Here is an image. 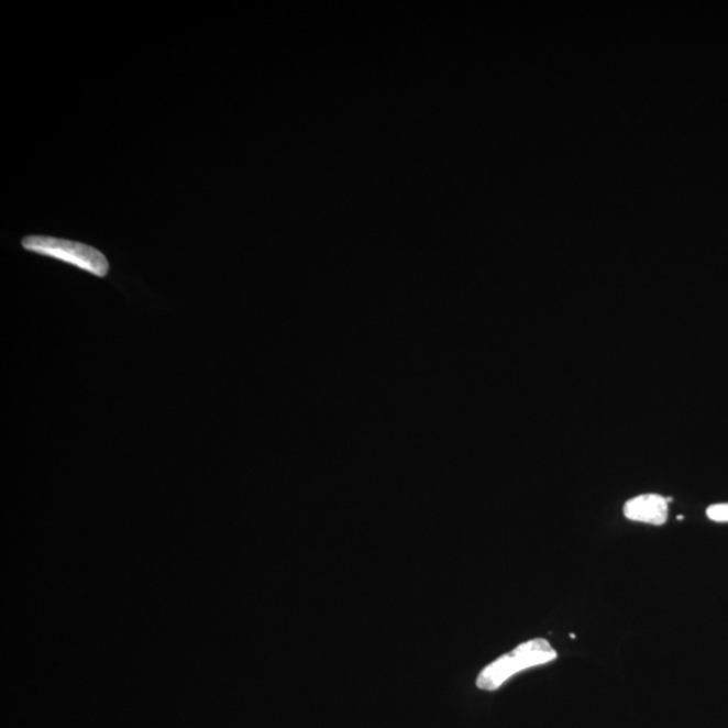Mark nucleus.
Returning a JSON list of instances; mask_svg holds the SVG:
<instances>
[{"instance_id": "f257e3e1", "label": "nucleus", "mask_w": 728, "mask_h": 728, "mask_svg": "<svg viewBox=\"0 0 728 728\" xmlns=\"http://www.w3.org/2000/svg\"><path fill=\"white\" fill-rule=\"evenodd\" d=\"M558 659V652L544 638L519 644L477 674L476 686L483 691H497L515 674L530 668L548 664Z\"/></svg>"}, {"instance_id": "f03ea898", "label": "nucleus", "mask_w": 728, "mask_h": 728, "mask_svg": "<svg viewBox=\"0 0 728 728\" xmlns=\"http://www.w3.org/2000/svg\"><path fill=\"white\" fill-rule=\"evenodd\" d=\"M22 246L30 253L65 262L100 278L107 277L110 272V264L104 254L85 243L32 235L23 239Z\"/></svg>"}, {"instance_id": "7ed1b4c3", "label": "nucleus", "mask_w": 728, "mask_h": 728, "mask_svg": "<svg viewBox=\"0 0 728 728\" xmlns=\"http://www.w3.org/2000/svg\"><path fill=\"white\" fill-rule=\"evenodd\" d=\"M672 498H664L661 495L647 494L632 498L624 506V515L630 521L643 522L661 527L668 519L670 504Z\"/></svg>"}, {"instance_id": "20e7f679", "label": "nucleus", "mask_w": 728, "mask_h": 728, "mask_svg": "<svg viewBox=\"0 0 728 728\" xmlns=\"http://www.w3.org/2000/svg\"><path fill=\"white\" fill-rule=\"evenodd\" d=\"M707 517L714 522L728 523V504L709 506Z\"/></svg>"}]
</instances>
